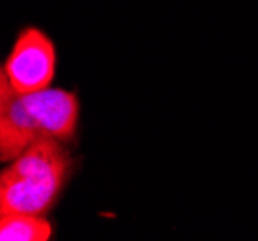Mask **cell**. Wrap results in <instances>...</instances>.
<instances>
[{
    "label": "cell",
    "instance_id": "6da1fadb",
    "mask_svg": "<svg viewBox=\"0 0 258 241\" xmlns=\"http://www.w3.org/2000/svg\"><path fill=\"white\" fill-rule=\"evenodd\" d=\"M70 172V156L58 139L43 135L0 177V212L43 214L54 205Z\"/></svg>",
    "mask_w": 258,
    "mask_h": 241
},
{
    "label": "cell",
    "instance_id": "7a4b0ae2",
    "mask_svg": "<svg viewBox=\"0 0 258 241\" xmlns=\"http://www.w3.org/2000/svg\"><path fill=\"white\" fill-rule=\"evenodd\" d=\"M56 72V50L52 41L39 29H25L18 37L2 74L18 95L48 89Z\"/></svg>",
    "mask_w": 258,
    "mask_h": 241
},
{
    "label": "cell",
    "instance_id": "3957f363",
    "mask_svg": "<svg viewBox=\"0 0 258 241\" xmlns=\"http://www.w3.org/2000/svg\"><path fill=\"white\" fill-rule=\"evenodd\" d=\"M20 97L43 135L58 141H68L74 137L79 114V104L74 93L62 89H43Z\"/></svg>",
    "mask_w": 258,
    "mask_h": 241
},
{
    "label": "cell",
    "instance_id": "277c9868",
    "mask_svg": "<svg viewBox=\"0 0 258 241\" xmlns=\"http://www.w3.org/2000/svg\"><path fill=\"white\" fill-rule=\"evenodd\" d=\"M0 97V156L2 160H16L39 137H43V133L25 110L22 97L10 87L4 74Z\"/></svg>",
    "mask_w": 258,
    "mask_h": 241
},
{
    "label": "cell",
    "instance_id": "5b68a950",
    "mask_svg": "<svg viewBox=\"0 0 258 241\" xmlns=\"http://www.w3.org/2000/svg\"><path fill=\"white\" fill-rule=\"evenodd\" d=\"M52 235L50 222L41 214L10 212L2 214L0 220V239L2 241H48Z\"/></svg>",
    "mask_w": 258,
    "mask_h": 241
}]
</instances>
